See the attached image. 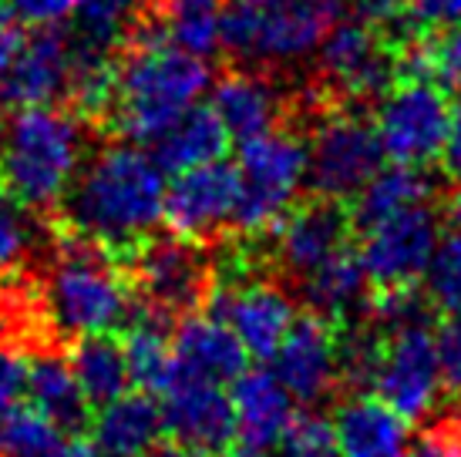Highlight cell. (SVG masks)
Wrapping results in <instances>:
<instances>
[{"label": "cell", "instance_id": "cell-1", "mask_svg": "<svg viewBox=\"0 0 461 457\" xmlns=\"http://www.w3.org/2000/svg\"><path fill=\"white\" fill-rule=\"evenodd\" d=\"M166 189V172L152 152H145V145L118 139L85 158L58 209V222L122 259L162 222Z\"/></svg>", "mask_w": 461, "mask_h": 457}, {"label": "cell", "instance_id": "cell-2", "mask_svg": "<svg viewBox=\"0 0 461 457\" xmlns=\"http://www.w3.org/2000/svg\"><path fill=\"white\" fill-rule=\"evenodd\" d=\"M212 88V67L166 40L149 21H141L118 54L115 102L102 128L115 139L155 145L182 114Z\"/></svg>", "mask_w": 461, "mask_h": 457}, {"label": "cell", "instance_id": "cell-3", "mask_svg": "<svg viewBox=\"0 0 461 457\" xmlns=\"http://www.w3.org/2000/svg\"><path fill=\"white\" fill-rule=\"evenodd\" d=\"M34 290L41 327L51 343L129 327L139 309L122 259L68 228L51 239V259Z\"/></svg>", "mask_w": 461, "mask_h": 457}, {"label": "cell", "instance_id": "cell-4", "mask_svg": "<svg viewBox=\"0 0 461 457\" xmlns=\"http://www.w3.org/2000/svg\"><path fill=\"white\" fill-rule=\"evenodd\" d=\"M88 121L71 108L38 104L14 112L0 139V185L31 212L51 216L88 152Z\"/></svg>", "mask_w": 461, "mask_h": 457}, {"label": "cell", "instance_id": "cell-5", "mask_svg": "<svg viewBox=\"0 0 461 457\" xmlns=\"http://www.w3.org/2000/svg\"><path fill=\"white\" fill-rule=\"evenodd\" d=\"M350 0H226L219 48L243 67H294L317 54Z\"/></svg>", "mask_w": 461, "mask_h": 457}, {"label": "cell", "instance_id": "cell-6", "mask_svg": "<svg viewBox=\"0 0 461 457\" xmlns=\"http://www.w3.org/2000/svg\"><path fill=\"white\" fill-rule=\"evenodd\" d=\"M122 266L139 309L166 323L205 309L216 290V255L182 236H145L122 255Z\"/></svg>", "mask_w": 461, "mask_h": 457}, {"label": "cell", "instance_id": "cell-7", "mask_svg": "<svg viewBox=\"0 0 461 457\" xmlns=\"http://www.w3.org/2000/svg\"><path fill=\"white\" fill-rule=\"evenodd\" d=\"M240 195L232 209V236H267L307 185V139L294 128H273L240 148Z\"/></svg>", "mask_w": 461, "mask_h": 457}, {"label": "cell", "instance_id": "cell-8", "mask_svg": "<svg viewBox=\"0 0 461 457\" xmlns=\"http://www.w3.org/2000/svg\"><path fill=\"white\" fill-rule=\"evenodd\" d=\"M384 162L374 118L360 104L323 102L307 141V185L313 195L350 202Z\"/></svg>", "mask_w": 461, "mask_h": 457}, {"label": "cell", "instance_id": "cell-9", "mask_svg": "<svg viewBox=\"0 0 461 457\" xmlns=\"http://www.w3.org/2000/svg\"><path fill=\"white\" fill-rule=\"evenodd\" d=\"M317 94L337 104H367L397 85V48L364 21H337L317 48Z\"/></svg>", "mask_w": 461, "mask_h": 457}, {"label": "cell", "instance_id": "cell-10", "mask_svg": "<svg viewBox=\"0 0 461 457\" xmlns=\"http://www.w3.org/2000/svg\"><path fill=\"white\" fill-rule=\"evenodd\" d=\"M448 125L451 104L445 88L431 81H397L374 112V128L384 158L397 166L424 168L441 158Z\"/></svg>", "mask_w": 461, "mask_h": 457}, {"label": "cell", "instance_id": "cell-11", "mask_svg": "<svg viewBox=\"0 0 461 457\" xmlns=\"http://www.w3.org/2000/svg\"><path fill=\"white\" fill-rule=\"evenodd\" d=\"M441 239V216L431 202H418L364 228L360 266L371 290H404L424 276Z\"/></svg>", "mask_w": 461, "mask_h": 457}, {"label": "cell", "instance_id": "cell-12", "mask_svg": "<svg viewBox=\"0 0 461 457\" xmlns=\"http://www.w3.org/2000/svg\"><path fill=\"white\" fill-rule=\"evenodd\" d=\"M371 390L408 424L435 414L445 383H441V370H438L431 323L384 333Z\"/></svg>", "mask_w": 461, "mask_h": 457}, {"label": "cell", "instance_id": "cell-13", "mask_svg": "<svg viewBox=\"0 0 461 457\" xmlns=\"http://www.w3.org/2000/svg\"><path fill=\"white\" fill-rule=\"evenodd\" d=\"M158 397H162V424L176 447L189 451L193 457H219L232 447L236 414H232V397L222 390V383L176 367L172 381Z\"/></svg>", "mask_w": 461, "mask_h": 457}, {"label": "cell", "instance_id": "cell-14", "mask_svg": "<svg viewBox=\"0 0 461 457\" xmlns=\"http://www.w3.org/2000/svg\"><path fill=\"white\" fill-rule=\"evenodd\" d=\"M269 232H273L269 263L280 276L300 282L327 259L350 249L354 219L344 202L313 195L307 202L294 205Z\"/></svg>", "mask_w": 461, "mask_h": 457}, {"label": "cell", "instance_id": "cell-15", "mask_svg": "<svg viewBox=\"0 0 461 457\" xmlns=\"http://www.w3.org/2000/svg\"><path fill=\"white\" fill-rule=\"evenodd\" d=\"M205 309L230 327L246 354L257 360H273L283 336L296 317V306L286 286L276 280H230L216 282Z\"/></svg>", "mask_w": 461, "mask_h": 457}, {"label": "cell", "instance_id": "cell-16", "mask_svg": "<svg viewBox=\"0 0 461 457\" xmlns=\"http://www.w3.org/2000/svg\"><path fill=\"white\" fill-rule=\"evenodd\" d=\"M337 327L333 319L303 309L296 313L280 350L273 354V373L300 404H321L340 390L337 383Z\"/></svg>", "mask_w": 461, "mask_h": 457}, {"label": "cell", "instance_id": "cell-17", "mask_svg": "<svg viewBox=\"0 0 461 457\" xmlns=\"http://www.w3.org/2000/svg\"><path fill=\"white\" fill-rule=\"evenodd\" d=\"M240 195V175L226 162L199 166L179 172L166 189V212L162 219L168 228L193 242H216L219 232L232 226V209Z\"/></svg>", "mask_w": 461, "mask_h": 457}, {"label": "cell", "instance_id": "cell-18", "mask_svg": "<svg viewBox=\"0 0 461 457\" xmlns=\"http://www.w3.org/2000/svg\"><path fill=\"white\" fill-rule=\"evenodd\" d=\"M71 75V38L61 27H38L0 77V108L21 112L38 104H58L68 94Z\"/></svg>", "mask_w": 461, "mask_h": 457}, {"label": "cell", "instance_id": "cell-19", "mask_svg": "<svg viewBox=\"0 0 461 457\" xmlns=\"http://www.w3.org/2000/svg\"><path fill=\"white\" fill-rule=\"evenodd\" d=\"M209 91H212L209 108L230 131V139H236L240 145L267 135L273 128H283L294 114L290 98L263 67H232L216 77Z\"/></svg>", "mask_w": 461, "mask_h": 457}, {"label": "cell", "instance_id": "cell-20", "mask_svg": "<svg viewBox=\"0 0 461 457\" xmlns=\"http://www.w3.org/2000/svg\"><path fill=\"white\" fill-rule=\"evenodd\" d=\"M232 414L236 437L246 447L269 451L294 424V394L283 387L273 370H246L232 381Z\"/></svg>", "mask_w": 461, "mask_h": 457}, {"label": "cell", "instance_id": "cell-21", "mask_svg": "<svg viewBox=\"0 0 461 457\" xmlns=\"http://www.w3.org/2000/svg\"><path fill=\"white\" fill-rule=\"evenodd\" d=\"M172 354L176 367L216 383H232L249 370V354L240 336L209 309L179 319V330L172 336Z\"/></svg>", "mask_w": 461, "mask_h": 457}, {"label": "cell", "instance_id": "cell-22", "mask_svg": "<svg viewBox=\"0 0 461 457\" xmlns=\"http://www.w3.org/2000/svg\"><path fill=\"white\" fill-rule=\"evenodd\" d=\"M330 424L340 457H397L408 447V420L377 394L344 397Z\"/></svg>", "mask_w": 461, "mask_h": 457}, {"label": "cell", "instance_id": "cell-23", "mask_svg": "<svg viewBox=\"0 0 461 457\" xmlns=\"http://www.w3.org/2000/svg\"><path fill=\"white\" fill-rule=\"evenodd\" d=\"M27 400L38 407L48 420H54L65 434H81L91 427V404L85 390L77 387V377L68 356L54 343H41L31 354L27 367Z\"/></svg>", "mask_w": 461, "mask_h": 457}, {"label": "cell", "instance_id": "cell-24", "mask_svg": "<svg viewBox=\"0 0 461 457\" xmlns=\"http://www.w3.org/2000/svg\"><path fill=\"white\" fill-rule=\"evenodd\" d=\"M162 407L145 390H125L91 417V444L102 451V457H145L162 441Z\"/></svg>", "mask_w": 461, "mask_h": 457}, {"label": "cell", "instance_id": "cell-25", "mask_svg": "<svg viewBox=\"0 0 461 457\" xmlns=\"http://www.w3.org/2000/svg\"><path fill=\"white\" fill-rule=\"evenodd\" d=\"M367 273L360 266V255L344 249L323 266H317L310 276L300 280V296L303 306L333 319V323H347L367 313Z\"/></svg>", "mask_w": 461, "mask_h": 457}, {"label": "cell", "instance_id": "cell-26", "mask_svg": "<svg viewBox=\"0 0 461 457\" xmlns=\"http://www.w3.org/2000/svg\"><path fill=\"white\" fill-rule=\"evenodd\" d=\"M230 131L222 128L212 108H189L162 139L152 145V158L162 172L179 175L189 168L222 162L230 152Z\"/></svg>", "mask_w": 461, "mask_h": 457}, {"label": "cell", "instance_id": "cell-27", "mask_svg": "<svg viewBox=\"0 0 461 457\" xmlns=\"http://www.w3.org/2000/svg\"><path fill=\"white\" fill-rule=\"evenodd\" d=\"M435 199V182L424 168L414 166H391V168H377V175L364 185V189L354 195V209H350V219H354V228H371L377 226L381 219L394 216L401 209L418 202H431Z\"/></svg>", "mask_w": 461, "mask_h": 457}, {"label": "cell", "instance_id": "cell-28", "mask_svg": "<svg viewBox=\"0 0 461 457\" xmlns=\"http://www.w3.org/2000/svg\"><path fill=\"white\" fill-rule=\"evenodd\" d=\"M122 350H125L131 387H139L145 394H162L176 373V354L168 343L166 319L135 309V317L129 319L125 336H122Z\"/></svg>", "mask_w": 461, "mask_h": 457}, {"label": "cell", "instance_id": "cell-29", "mask_svg": "<svg viewBox=\"0 0 461 457\" xmlns=\"http://www.w3.org/2000/svg\"><path fill=\"white\" fill-rule=\"evenodd\" d=\"M68 363L75 370L77 387L85 390L91 407L108 404V400L122 397L131 387L122 340H115L112 333H95V336L71 340Z\"/></svg>", "mask_w": 461, "mask_h": 457}, {"label": "cell", "instance_id": "cell-30", "mask_svg": "<svg viewBox=\"0 0 461 457\" xmlns=\"http://www.w3.org/2000/svg\"><path fill=\"white\" fill-rule=\"evenodd\" d=\"M397 81H431L445 91L461 88V27L411 34L397 44Z\"/></svg>", "mask_w": 461, "mask_h": 457}, {"label": "cell", "instance_id": "cell-31", "mask_svg": "<svg viewBox=\"0 0 461 457\" xmlns=\"http://www.w3.org/2000/svg\"><path fill=\"white\" fill-rule=\"evenodd\" d=\"M51 232H44L34 212L14 195L0 192V296L27 282V269L51 246Z\"/></svg>", "mask_w": 461, "mask_h": 457}, {"label": "cell", "instance_id": "cell-32", "mask_svg": "<svg viewBox=\"0 0 461 457\" xmlns=\"http://www.w3.org/2000/svg\"><path fill=\"white\" fill-rule=\"evenodd\" d=\"M226 0H152V24L158 34L189 54H212L219 48Z\"/></svg>", "mask_w": 461, "mask_h": 457}, {"label": "cell", "instance_id": "cell-33", "mask_svg": "<svg viewBox=\"0 0 461 457\" xmlns=\"http://www.w3.org/2000/svg\"><path fill=\"white\" fill-rule=\"evenodd\" d=\"M65 444V431L38 407L17 404L0 414V457H51Z\"/></svg>", "mask_w": 461, "mask_h": 457}, {"label": "cell", "instance_id": "cell-34", "mask_svg": "<svg viewBox=\"0 0 461 457\" xmlns=\"http://www.w3.org/2000/svg\"><path fill=\"white\" fill-rule=\"evenodd\" d=\"M75 11L81 21L77 34L122 48L131 31L149 17L152 0H75Z\"/></svg>", "mask_w": 461, "mask_h": 457}, {"label": "cell", "instance_id": "cell-35", "mask_svg": "<svg viewBox=\"0 0 461 457\" xmlns=\"http://www.w3.org/2000/svg\"><path fill=\"white\" fill-rule=\"evenodd\" d=\"M424 300L445 317H461V232H441L438 249L424 269Z\"/></svg>", "mask_w": 461, "mask_h": 457}, {"label": "cell", "instance_id": "cell-36", "mask_svg": "<svg viewBox=\"0 0 461 457\" xmlns=\"http://www.w3.org/2000/svg\"><path fill=\"white\" fill-rule=\"evenodd\" d=\"M273 451V457H340L333 424L323 414H296Z\"/></svg>", "mask_w": 461, "mask_h": 457}, {"label": "cell", "instance_id": "cell-37", "mask_svg": "<svg viewBox=\"0 0 461 457\" xmlns=\"http://www.w3.org/2000/svg\"><path fill=\"white\" fill-rule=\"evenodd\" d=\"M350 4H354V17L374 27L377 34H384L394 48L411 38L414 24H411L408 0H350Z\"/></svg>", "mask_w": 461, "mask_h": 457}, {"label": "cell", "instance_id": "cell-38", "mask_svg": "<svg viewBox=\"0 0 461 457\" xmlns=\"http://www.w3.org/2000/svg\"><path fill=\"white\" fill-rule=\"evenodd\" d=\"M27 367L31 354H24V346L0 336V414L27 397Z\"/></svg>", "mask_w": 461, "mask_h": 457}, {"label": "cell", "instance_id": "cell-39", "mask_svg": "<svg viewBox=\"0 0 461 457\" xmlns=\"http://www.w3.org/2000/svg\"><path fill=\"white\" fill-rule=\"evenodd\" d=\"M435 354L445 390L461 397V317H445L435 330Z\"/></svg>", "mask_w": 461, "mask_h": 457}, {"label": "cell", "instance_id": "cell-40", "mask_svg": "<svg viewBox=\"0 0 461 457\" xmlns=\"http://www.w3.org/2000/svg\"><path fill=\"white\" fill-rule=\"evenodd\" d=\"M27 27H61L75 13V0H0Z\"/></svg>", "mask_w": 461, "mask_h": 457}, {"label": "cell", "instance_id": "cell-41", "mask_svg": "<svg viewBox=\"0 0 461 457\" xmlns=\"http://www.w3.org/2000/svg\"><path fill=\"white\" fill-rule=\"evenodd\" d=\"M414 31H445L461 27V0H408Z\"/></svg>", "mask_w": 461, "mask_h": 457}, {"label": "cell", "instance_id": "cell-42", "mask_svg": "<svg viewBox=\"0 0 461 457\" xmlns=\"http://www.w3.org/2000/svg\"><path fill=\"white\" fill-rule=\"evenodd\" d=\"M411 457H461V420H441L428 427Z\"/></svg>", "mask_w": 461, "mask_h": 457}, {"label": "cell", "instance_id": "cell-43", "mask_svg": "<svg viewBox=\"0 0 461 457\" xmlns=\"http://www.w3.org/2000/svg\"><path fill=\"white\" fill-rule=\"evenodd\" d=\"M441 168L448 178L461 182V88L455 91V104H451V125L445 148H441Z\"/></svg>", "mask_w": 461, "mask_h": 457}, {"label": "cell", "instance_id": "cell-44", "mask_svg": "<svg viewBox=\"0 0 461 457\" xmlns=\"http://www.w3.org/2000/svg\"><path fill=\"white\" fill-rule=\"evenodd\" d=\"M21 48H24L21 21L0 4V77L11 71V64H14V58L21 54Z\"/></svg>", "mask_w": 461, "mask_h": 457}, {"label": "cell", "instance_id": "cell-45", "mask_svg": "<svg viewBox=\"0 0 461 457\" xmlns=\"http://www.w3.org/2000/svg\"><path fill=\"white\" fill-rule=\"evenodd\" d=\"M51 457H102V451H98L95 444H88V441H81V434H75V437L65 441Z\"/></svg>", "mask_w": 461, "mask_h": 457}, {"label": "cell", "instance_id": "cell-46", "mask_svg": "<svg viewBox=\"0 0 461 457\" xmlns=\"http://www.w3.org/2000/svg\"><path fill=\"white\" fill-rule=\"evenodd\" d=\"M448 219H451V226L461 232V182L451 189V195H448Z\"/></svg>", "mask_w": 461, "mask_h": 457}, {"label": "cell", "instance_id": "cell-47", "mask_svg": "<svg viewBox=\"0 0 461 457\" xmlns=\"http://www.w3.org/2000/svg\"><path fill=\"white\" fill-rule=\"evenodd\" d=\"M145 457H193V454H189V451H182V447H176L172 441H168V444H155Z\"/></svg>", "mask_w": 461, "mask_h": 457}, {"label": "cell", "instance_id": "cell-48", "mask_svg": "<svg viewBox=\"0 0 461 457\" xmlns=\"http://www.w3.org/2000/svg\"><path fill=\"white\" fill-rule=\"evenodd\" d=\"M219 457H267V451H259V447H246V444H240V447H230L226 454H219Z\"/></svg>", "mask_w": 461, "mask_h": 457}, {"label": "cell", "instance_id": "cell-49", "mask_svg": "<svg viewBox=\"0 0 461 457\" xmlns=\"http://www.w3.org/2000/svg\"><path fill=\"white\" fill-rule=\"evenodd\" d=\"M0 139H4V125H0Z\"/></svg>", "mask_w": 461, "mask_h": 457}, {"label": "cell", "instance_id": "cell-50", "mask_svg": "<svg viewBox=\"0 0 461 457\" xmlns=\"http://www.w3.org/2000/svg\"><path fill=\"white\" fill-rule=\"evenodd\" d=\"M397 457H404V454H397Z\"/></svg>", "mask_w": 461, "mask_h": 457}]
</instances>
